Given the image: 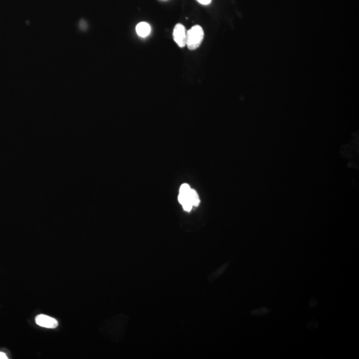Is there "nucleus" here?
<instances>
[{
  "label": "nucleus",
  "mask_w": 359,
  "mask_h": 359,
  "mask_svg": "<svg viewBox=\"0 0 359 359\" xmlns=\"http://www.w3.org/2000/svg\"><path fill=\"white\" fill-rule=\"evenodd\" d=\"M178 201L183 206L184 210L190 211L193 206H197L200 203L199 195L194 190L190 188L188 184H182L180 189Z\"/></svg>",
  "instance_id": "f257e3e1"
},
{
  "label": "nucleus",
  "mask_w": 359,
  "mask_h": 359,
  "mask_svg": "<svg viewBox=\"0 0 359 359\" xmlns=\"http://www.w3.org/2000/svg\"><path fill=\"white\" fill-rule=\"evenodd\" d=\"M204 34L203 28L195 25L186 33V46L190 50H195L203 42Z\"/></svg>",
  "instance_id": "f03ea898"
},
{
  "label": "nucleus",
  "mask_w": 359,
  "mask_h": 359,
  "mask_svg": "<svg viewBox=\"0 0 359 359\" xmlns=\"http://www.w3.org/2000/svg\"><path fill=\"white\" fill-rule=\"evenodd\" d=\"M186 33L184 25L180 23H178L174 29V40L180 47L186 46Z\"/></svg>",
  "instance_id": "7ed1b4c3"
},
{
  "label": "nucleus",
  "mask_w": 359,
  "mask_h": 359,
  "mask_svg": "<svg viewBox=\"0 0 359 359\" xmlns=\"http://www.w3.org/2000/svg\"><path fill=\"white\" fill-rule=\"evenodd\" d=\"M36 323L39 326L48 329H55L57 328L58 322L54 318L49 317L46 315H39L36 318Z\"/></svg>",
  "instance_id": "20e7f679"
},
{
  "label": "nucleus",
  "mask_w": 359,
  "mask_h": 359,
  "mask_svg": "<svg viewBox=\"0 0 359 359\" xmlns=\"http://www.w3.org/2000/svg\"><path fill=\"white\" fill-rule=\"evenodd\" d=\"M151 31L150 25L146 22L139 23L136 27L137 34L141 38H146L149 35Z\"/></svg>",
  "instance_id": "39448f33"
},
{
  "label": "nucleus",
  "mask_w": 359,
  "mask_h": 359,
  "mask_svg": "<svg viewBox=\"0 0 359 359\" xmlns=\"http://www.w3.org/2000/svg\"><path fill=\"white\" fill-rule=\"evenodd\" d=\"M197 1L201 4H203V5H208V4H210L212 0H197Z\"/></svg>",
  "instance_id": "423d86ee"
},
{
  "label": "nucleus",
  "mask_w": 359,
  "mask_h": 359,
  "mask_svg": "<svg viewBox=\"0 0 359 359\" xmlns=\"http://www.w3.org/2000/svg\"><path fill=\"white\" fill-rule=\"evenodd\" d=\"M7 355L3 352H0V359H8Z\"/></svg>",
  "instance_id": "0eeeda50"
}]
</instances>
